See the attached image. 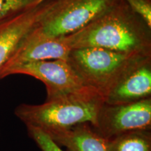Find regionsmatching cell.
<instances>
[{"label": "cell", "mask_w": 151, "mask_h": 151, "mask_svg": "<svg viewBox=\"0 0 151 151\" xmlns=\"http://www.w3.org/2000/svg\"><path fill=\"white\" fill-rule=\"evenodd\" d=\"M65 37L71 49L98 47L124 53H151V27L123 0Z\"/></svg>", "instance_id": "cell-1"}, {"label": "cell", "mask_w": 151, "mask_h": 151, "mask_svg": "<svg viewBox=\"0 0 151 151\" xmlns=\"http://www.w3.org/2000/svg\"><path fill=\"white\" fill-rule=\"evenodd\" d=\"M104 104L101 94L91 88L68 94L41 104H21L14 114L27 126L50 132L69 129L82 123L95 124L98 113Z\"/></svg>", "instance_id": "cell-2"}, {"label": "cell", "mask_w": 151, "mask_h": 151, "mask_svg": "<svg viewBox=\"0 0 151 151\" xmlns=\"http://www.w3.org/2000/svg\"><path fill=\"white\" fill-rule=\"evenodd\" d=\"M113 51L98 47L71 49L67 62L87 87L106 94L134 59L141 55Z\"/></svg>", "instance_id": "cell-3"}, {"label": "cell", "mask_w": 151, "mask_h": 151, "mask_svg": "<svg viewBox=\"0 0 151 151\" xmlns=\"http://www.w3.org/2000/svg\"><path fill=\"white\" fill-rule=\"evenodd\" d=\"M118 0H55L37 25L50 37H63L78 31Z\"/></svg>", "instance_id": "cell-4"}, {"label": "cell", "mask_w": 151, "mask_h": 151, "mask_svg": "<svg viewBox=\"0 0 151 151\" xmlns=\"http://www.w3.org/2000/svg\"><path fill=\"white\" fill-rule=\"evenodd\" d=\"M14 74L28 75L43 82L46 88V100L88 88L67 60H50L20 64L0 71V79Z\"/></svg>", "instance_id": "cell-5"}, {"label": "cell", "mask_w": 151, "mask_h": 151, "mask_svg": "<svg viewBox=\"0 0 151 151\" xmlns=\"http://www.w3.org/2000/svg\"><path fill=\"white\" fill-rule=\"evenodd\" d=\"M92 127L107 140L130 132L151 130V97L121 104L104 103Z\"/></svg>", "instance_id": "cell-6"}, {"label": "cell", "mask_w": 151, "mask_h": 151, "mask_svg": "<svg viewBox=\"0 0 151 151\" xmlns=\"http://www.w3.org/2000/svg\"><path fill=\"white\" fill-rule=\"evenodd\" d=\"M151 97V53L133 60L104 96L107 104L136 102Z\"/></svg>", "instance_id": "cell-7"}, {"label": "cell", "mask_w": 151, "mask_h": 151, "mask_svg": "<svg viewBox=\"0 0 151 151\" xmlns=\"http://www.w3.org/2000/svg\"><path fill=\"white\" fill-rule=\"evenodd\" d=\"M37 25L22 39L0 71L27 62L50 60H67L71 48L65 37L47 35Z\"/></svg>", "instance_id": "cell-8"}, {"label": "cell", "mask_w": 151, "mask_h": 151, "mask_svg": "<svg viewBox=\"0 0 151 151\" xmlns=\"http://www.w3.org/2000/svg\"><path fill=\"white\" fill-rule=\"evenodd\" d=\"M55 0H46L35 8L0 21V69L14 53L22 39L39 24Z\"/></svg>", "instance_id": "cell-9"}, {"label": "cell", "mask_w": 151, "mask_h": 151, "mask_svg": "<svg viewBox=\"0 0 151 151\" xmlns=\"http://www.w3.org/2000/svg\"><path fill=\"white\" fill-rule=\"evenodd\" d=\"M46 134L60 147L66 148L67 151H109L108 140L88 122Z\"/></svg>", "instance_id": "cell-10"}, {"label": "cell", "mask_w": 151, "mask_h": 151, "mask_svg": "<svg viewBox=\"0 0 151 151\" xmlns=\"http://www.w3.org/2000/svg\"><path fill=\"white\" fill-rule=\"evenodd\" d=\"M109 151H151V130L125 133L108 140Z\"/></svg>", "instance_id": "cell-11"}, {"label": "cell", "mask_w": 151, "mask_h": 151, "mask_svg": "<svg viewBox=\"0 0 151 151\" xmlns=\"http://www.w3.org/2000/svg\"><path fill=\"white\" fill-rule=\"evenodd\" d=\"M46 0H0V21L37 6Z\"/></svg>", "instance_id": "cell-12"}, {"label": "cell", "mask_w": 151, "mask_h": 151, "mask_svg": "<svg viewBox=\"0 0 151 151\" xmlns=\"http://www.w3.org/2000/svg\"><path fill=\"white\" fill-rule=\"evenodd\" d=\"M29 137L35 141L41 151H67L58 145L49 136L41 129L27 126Z\"/></svg>", "instance_id": "cell-13"}, {"label": "cell", "mask_w": 151, "mask_h": 151, "mask_svg": "<svg viewBox=\"0 0 151 151\" xmlns=\"http://www.w3.org/2000/svg\"><path fill=\"white\" fill-rule=\"evenodd\" d=\"M151 27V0H123Z\"/></svg>", "instance_id": "cell-14"}]
</instances>
